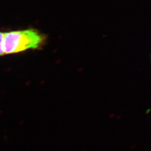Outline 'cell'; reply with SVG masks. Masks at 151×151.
<instances>
[{"label": "cell", "instance_id": "1", "mask_svg": "<svg viewBox=\"0 0 151 151\" xmlns=\"http://www.w3.org/2000/svg\"><path fill=\"white\" fill-rule=\"evenodd\" d=\"M47 35L35 28L4 32L3 48L5 55L19 54L27 50L43 48L47 43Z\"/></svg>", "mask_w": 151, "mask_h": 151}, {"label": "cell", "instance_id": "2", "mask_svg": "<svg viewBox=\"0 0 151 151\" xmlns=\"http://www.w3.org/2000/svg\"><path fill=\"white\" fill-rule=\"evenodd\" d=\"M3 39H4V32L0 31V57H3L5 55L4 48H3Z\"/></svg>", "mask_w": 151, "mask_h": 151}]
</instances>
